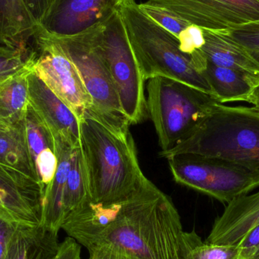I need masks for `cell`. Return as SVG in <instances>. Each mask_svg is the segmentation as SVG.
I'll return each mask as SVG.
<instances>
[{"mask_svg":"<svg viewBox=\"0 0 259 259\" xmlns=\"http://www.w3.org/2000/svg\"><path fill=\"white\" fill-rule=\"evenodd\" d=\"M184 234L171 199L154 185L121 204L85 248H107L124 259H186Z\"/></svg>","mask_w":259,"mask_h":259,"instance_id":"6da1fadb","label":"cell"},{"mask_svg":"<svg viewBox=\"0 0 259 259\" xmlns=\"http://www.w3.org/2000/svg\"><path fill=\"white\" fill-rule=\"evenodd\" d=\"M80 121L92 202L121 205L155 185L140 169L131 133L117 134L88 112Z\"/></svg>","mask_w":259,"mask_h":259,"instance_id":"7a4b0ae2","label":"cell"},{"mask_svg":"<svg viewBox=\"0 0 259 259\" xmlns=\"http://www.w3.org/2000/svg\"><path fill=\"white\" fill-rule=\"evenodd\" d=\"M184 154L222 158L259 175V109L215 105L187 137L159 152L166 159Z\"/></svg>","mask_w":259,"mask_h":259,"instance_id":"3957f363","label":"cell"},{"mask_svg":"<svg viewBox=\"0 0 259 259\" xmlns=\"http://www.w3.org/2000/svg\"><path fill=\"white\" fill-rule=\"evenodd\" d=\"M145 81L162 77L187 83L212 95L211 88L178 38L146 16L136 2L118 8Z\"/></svg>","mask_w":259,"mask_h":259,"instance_id":"277c9868","label":"cell"},{"mask_svg":"<svg viewBox=\"0 0 259 259\" xmlns=\"http://www.w3.org/2000/svg\"><path fill=\"white\" fill-rule=\"evenodd\" d=\"M147 112L153 123L161 152L187 137L208 115L217 99L205 91L173 79L148 80Z\"/></svg>","mask_w":259,"mask_h":259,"instance_id":"5b68a950","label":"cell"},{"mask_svg":"<svg viewBox=\"0 0 259 259\" xmlns=\"http://www.w3.org/2000/svg\"><path fill=\"white\" fill-rule=\"evenodd\" d=\"M52 38L72 61L81 77L92 101V107L86 112L117 134H130L131 124L121 109L109 68L99 48L95 29L73 37Z\"/></svg>","mask_w":259,"mask_h":259,"instance_id":"8992f818","label":"cell"},{"mask_svg":"<svg viewBox=\"0 0 259 259\" xmlns=\"http://www.w3.org/2000/svg\"><path fill=\"white\" fill-rule=\"evenodd\" d=\"M99 48L106 61L121 109L130 124L147 117L144 83L119 10L95 29Z\"/></svg>","mask_w":259,"mask_h":259,"instance_id":"52a82bcc","label":"cell"},{"mask_svg":"<svg viewBox=\"0 0 259 259\" xmlns=\"http://www.w3.org/2000/svg\"><path fill=\"white\" fill-rule=\"evenodd\" d=\"M174 180L225 203L259 187V175L231 161L194 154L167 158Z\"/></svg>","mask_w":259,"mask_h":259,"instance_id":"ba28073f","label":"cell"},{"mask_svg":"<svg viewBox=\"0 0 259 259\" xmlns=\"http://www.w3.org/2000/svg\"><path fill=\"white\" fill-rule=\"evenodd\" d=\"M33 40L37 54L34 72L80 121L92 107V101L75 65L50 36L36 31Z\"/></svg>","mask_w":259,"mask_h":259,"instance_id":"9c48e42d","label":"cell"},{"mask_svg":"<svg viewBox=\"0 0 259 259\" xmlns=\"http://www.w3.org/2000/svg\"><path fill=\"white\" fill-rule=\"evenodd\" d=\"M203 30L231 31L259 21V0H149Z\"/></svg>","mask_w":259,"mask_h":259,"instance_id":"30bf717a","label":"cell"},{"mask_svg":"<svg viewBox=\"0 0 259 259\" xmlns=\"http://www.w3.org/2000/svg\"><path fill=\"white\" fill-rule=\"evenodd\" d=\"M120 5L121 0H54L36 31L56 39L79 36L106 22Z\"/></svg>","mask_w":259,"mask_h":259,"instance_id":"8fae6325","label":"cell"},{"mask_svg":"<svg viewBox=\"0 0 259 259\" xmlns=\"http://www.w3.org/2000/svg\"><path fill=\"white\" fill-rule=\"evenodd\" d=\"M29 103L53 138H60L73 148L81 145L80 121L72 110L36 75L27 76Z\"/></svg>","mask_w":259,"mask_h":259,"instance_id":"7c38bea8","label":"cell"},{"mask_svg":"<svg viewBox=\"0 0 259 259\" xmlns=\"http://www.w3.org/2000/svg\"><path fill=\"white\" fill-rule=\"evenodd\" d=\"M44 195L39 183L0 166V208L20 225H40Z\"/></svg>","mask_w":259,"mask_h":259,"instance_id":"4fadbf2b","label":"cell"},{"mask_svg":"<svg viewBox=\"0 0 259 259\" xmlns=\"http://www.w3.org/2000/svg\"><path fill=\"white\" fill-rule=\"evenodd\" d=\"M259 225V190L233 199L219 216L205 241L219 246H237Z\"/></svg>","mask_w":259,"mask_h":259,"instance_id":"5bb4252c","label":"cell"},{"mask_svg":"<svg viewBox=\"0 0 259 259\" xmlns=\"http://www.w3.org/2000/svg\"><path fill=\"white\" fill-rule=\"evenodd\" d=\"M205 44L202 50L207 62L240 71L259 80V65L246 49L234 40L227 30H203Z\"/></svg>","mask_w":259,"mask_h":259,"instance_id":"9a60e30c","label":"cell"},{"mask_svg":"<svg viewBox=\"0 0 259 259\" xmlns=\"http://www.w3.org/2000/svg\"><path fill=\"white\" fill-rule=\"evenodd\" d=\"M58 164L54 178L46 188L42 200L41 226L59 233L63 224V197L71 166L73 147L60 138H54Z\"/></svg>","mask_w":259,"mask_h":259,"instance_id":"2e32d148","label":"cell"},{"mask_svg":"<svg viewBox=\"0 0 259 259\" xmlns=\"http://www.w3.org/2000/svg\"><path fill=\"white\" fill-rule=\"evenodd\" d=\"M58 234L40 225H19L5 259H53L60 245Z\"/></svg>","mask_w":259,"mask_h":259,"instance_id":"e0dca14e","label":"cell"},{"mask_svg":"<svg viewBox=\"0 0 259 259\" xmlns=\"http://www.w3.org/2000/svg\"><path fill=\"white\" fill-rule=\"evenodd\" d=\"M0 166L18 178L39 183L29 152L24 118L0 134Z\"/></svg>","mask_w":259,"mask_h":259,"instance_id":"ac0fdd59","label":"cell"},{"mask_svg":"<svg viewBox=\"0 0 259 259\" xmlns=\"http://www.w3.org/2000/svg\"><path fill=\"white\" fill-rule=\"evenodd\" d=\"M202 74L211 88L212 95L221 104L233 102L248 103L252 91L259 83L258 79L255 77L208 62Z\"/></svg>","mask_w":259,"mask_h":259,"instance_id":"d6986e66","label":"cell"},{"mask_svg":"<svg viewBox=\"0 0 259 259\" xmlns=\"http://www.w3.org/2000/svg\"><path fill=\"white\" fill-rule=\"evenodd\" d=\"M36 29L21 0H0V46L30 50Z\"/></svg>","mask_w":259,"mask_h":259,"instance_id":"ffe728a7","label":"cell"},{"mask_svg":"<svg viewBox=\"0 0 259 259\" xmlns=\"http://www.w3.org/2000/svg\"><path fill=\"white\" fill-rule=\"evenodd\" d=\"M33 68L15 74L0 87V123L2 124L15 125L25 118L30 103L27 76Z\"/></svg>","mask_w":259,"mask_h":259,"instance_id":"44dd1931","label":"cell"},{"mask_svg":"<svg viewBox=\"0 0 259 259\" xmlns=\"http://www.w3.org/2000/svg\"><path fill=\"white\" fill-rule=\"evenodd\" d=\"M91 202L89 180L81 145L73 148L63 197L64 217ZM64 219V220H65Z\"/></svg>","mask_w":259,"mask_h":259,"instance_id":"7402d4cb","label":"cell"},{"mask_svg":"<svg viewBox=\"0 0 259 259\" xmlns=\"http://www.w3.org/2000/svg\"><path fill=\"white\" fill-rule=\"evenodd\" d=\"M186 259H237L239 249L237 246H219L202 241L196 231L186 232Z\"/></svg>","mask_w":259,"mask_h":259,"instance_id":"603a6c76","label":"cell"},{"mask_svg":"<svg viewBox=\"0 0 259 259\" xmlns=\"http://www.w3.org/2000/svg\"><path fill=\"white\" fill-rule=\"evenodd\" d=\"M36 59L33 49L25 50L0 46V87L15 74L33 68Z\"/></svg>","mask_w":259,"mask_h":259,"instance_id":"cb8c5ba5","label":"cell"},{"mask_svg":"<svg viewBox=\"0 0 259 259\" xmlns=\"http://www.w3.org/2000/svg\"><path fill=\"white\" fill-rule=\"evenodd\" d=\"M138 6L146 16L169 33L175 35L178 39L182 32L191 24L168 9L149 0L146 3L138 4Z\"/></svg>","mask_w":259,"mask_h":259,"instance_id":"d4e9b609","label":"cell"},{"mask_svg":"<svg viewBox=\"0 0 259 259\" xmlns=\"http://www.w3.org/2000/svg\"><path fill=\"white\" fill-rule=\"evenodd\" d=\"M229 33L234 40L246 49L259 65V21L240 26Z\"/></svg>","mask_w":259,"mask_h":259,"instance_id":"484cf974","label":"cell"},{"mask_svg":"<svg viewBox=\"0 0 259 259\" xmlns=\"http://www.w3.org/2000/svg\"><path fill=\"white\" fill-rule=\"evenodd\" d=\"M19 225L0 208V259L6 258L9 242Z\"/></svg>","mask_w":259,"mask_h":259,"instance_id":"4316f807","label":"cell"},{"mask_svg":"<svg viewBox=\"0 0 259 259\" xmlns=\"http://www.w3.org/2000/svg\"><path fill=\"white\" fill-rule=\"evenodd\" d=\"M21 1L37 28L44 21L54 0H21Z\"/></svg>","mask_w":259,"mask_h":259,"instance_id":"83f0119b","label":"cell"},{"mask_svg":"<svg viewBox=\"0 0 259 259\" xmlns=\"http://www.w3.org/2000/svg\"><path fill=\"white\" fill-rule=\"evenodd\" d=\"M239 255L237 259H246L259 252V225L251 231L238 246Z\"/></svg>","mask_w":259,"mask_h":259,"instance_id":"f1b7e54d","label":"cell"},{"mask_svg":"<svg viewBox=\"0 0 259 259\" xmlns=\"http://www.w3.org/2000/svg\"><path fill=\"white\" fill-rule=\"evenodd\" d=\"M80 244L71 237H68L59 245L57 254L53 259H81Z\"/></svg>","mask_w":259,"mask_h":259,"instance_id":"f546056e","label":"cell"},{"mask_svg":"<svg viewBox=\"0 0 259 259\" xmlns=\"http://www.w3.org/2000/svg\"><path fill=\"white\" fill-rule=\"evenodd\" d=\"M90 259H124L107 248H96L90 251Z\"/></svg>","mask_w":259,"mask_h":259,"instance_id":"4dcf8cb0","label":"cell"},{"mask_svg":"<svg viewBox=\"0 0 259 259\" xmlns=\"http://www.w3.org/2000/svg\"><path fill=\"white\" fill-rule=\"evenodd\" d=\"M248 103L254 105L255 108L259 109V83L255 87L249 100Z\"/></svg>","mask_w":259,"mask_h":259,"instance_id":"1f68e13d","label":"cell"},{"mask_svg":"<svg viewBox=\"0 0 259 259\" xmlns=\"http://www.w3.org/2000/svg\"><path fill=\"white\" fill-rule=\"evenodd\" d=\"M12 126L6 125V124H2V123H0V134H4V133L7 132V131L12 127Z\"/></svg>","mask_w":259,"mask_h":259,"instance_id":"d6a6232c","label":"cell"},{"mask_svg":"<svg viewBox=\"0 0 259 259\" xmlns=\"http://www.w3.org/2000/svg\"><path fill=\"white\" fill-rule=\"evenodd\" d=\"M246 259H259V252L255 254V255H252V256L249 257V258Z\"/></svg>","mask_w":259,"mask_h":259,"instance_id":"836d02e7","label":"cell"},{"mask_svg":"<svg viewBox=\"0 0 259 259\" xmlns=\"http://www.w3.org/2000/svg\"><path fill=\"white\" fill-rule=\"evenodd\" d=\"M131 2H136L135 0H121V5L123 3H131ZM120 5V6H121Z\"/></svg>","mask_w":259,"mask_h":259,"instance_id":"e575fe53","label":"cell"}]
</instances>
